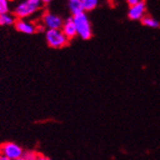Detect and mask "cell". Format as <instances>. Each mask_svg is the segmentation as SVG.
I'll list each match as a JSON object with an SVG mask.
<instances>
[{
    "label": "cell",
    "mask_w": 160,
    "mask_h": 160,
    "mask_svg": "<svg viewBox=\"0 0 160 160\" xmlns=\"http://www.w3.org/2000/svg\"><path fill=\"white\" fill-rule=\"evenodd\" d=\"M16 23V18L12 13H4L0 14V25L1 26H10Z\"/></svg>",
    "instance_id": "cell-10"
},
{
    "label": "cell",
    "mask_w": 160,
    "mask_h": 160,
    "mask_svg": "<svg viewBox=\"0 0 160 160\" xmlns=\"http://www.w3.org/2000/svg\"><path fill=\"white\" fill-rule=\"evenodd\" d=\"M68 8L71 12V13L74 16L83 12V8H82V0H70L68 2Z\"/></svg>",
    "instance_id": "cell-9"
},
{
    "label": "cell",
    "mask_w": 160,
    "mask_h": 160,
    "mask_svg": "<svg viewBox=\"0 0 160 160\" xmlns=\"http://www.w3.org/2000/svg\"><path fill=\"white\" fill-rule=\"evenodd\" d=\"M46 41L49 46L54 48H62L65 46L68 42V38L64 36L62 29L59 30H47Z\"/></svg>",
    "instance_id": "cell-4"
},
{
    "label": "cell",
    "mask_w": 160,
    "mask_h": 160,
    "mask_svg": "<svg viewBox=\"0 0 160 160\" xmlns=\"http://www.w3.org/2000/svg\"><path fill=\"white\" fill-rule=\"evenodd\" d=\"M74 23L77 29V35H79L83 39H88L91 38L92 31H91V25L89 19L87 18L86 13L81 12L77 16L73 17Z\"/></svg>",
    "instance_id": "cell-2"
},
{
    "label": "cell",
    "mask_w": 160,
    "mask_h": 160,
    "mask_svg": "<svg viewBox=\"0 0 160 160\" xmlns=\"http://www.w3.org/2000/svg\"><path fill=\"white\" fill-rule=\"evenodd\" d=\"M43 24L48 28V30H59L62 27L63 20L61 17L53 12H46L43 16Z\"/></svg>",
    "instance_id": "cell-5"
},
{
    "label": "cell",
    "mask_w": 160,
    "mask_h": 160,
    "mask_svg": "<svg viewBox=\"0 0 160 160\" xmlns=\"http://www.w3.org/2000/svg\"><path fill=\"white\" fill-rule=\"evenodd\" d=\"M62 31L68 39L73 38L74 37L77 36V29H76V25L74 23L73 18H69L65 21H63Z\"/></svg>",
    "instance_id": "cell-7"
},
{
    "label": "cell",
    "mask_w": 160,
    "mask_h": 160,
    "mask_svg": "<svg viewBox=\"0 0 160 160\" xmlns=\"http://www.w3.org/2000/svg\"><path fill=\"white\" fill-rule=\"evenodd\" d=\"M0 160H10V159H8L7 157H4L2 155H0Z\"/></svg>",
    "instance_id": "cell-17"
},
{
    "label": "cell",
    "mask_w": 160,
    "mask_h": 160,
    "mask_svg": "<svg viewBox=\"0 0 160 160\" xmlns=\"http://www.w3.org/2000/svg\"><path fill=\"white\" fill-rule=\"evenodd\" d=\"M24 151L18 144L13 142H6L0 146V155L7 157L10 160H16L23 156Z\"/></svg>",
    "instance_id": "cell-3"
},
{
    "label": "cell",
    "mask_w": 160,
    "mask_h": 160,
    "mask_svg": "<svg viewBox=\"0 0 160 160\" xmlns=\"http://www.w3.org/2000/svg\"><path fill=\"white\" fill-rule=\"evenodd\" d=\"M16 160H25L23 157H20V158H18V159H16Z\"/></svg>",
    "instance_id": "cell-18"
},
{
    "label": "cell",
    "mask_w": 160,
    "mask_h": 160,
    "mask_svg": "<svg viewBox=\"0 0 160 160\" xmlns=\"http://www.w3.org/2000/svg\"><path fill=\"white\" fill-rule=\"evenodd\" d=\"M14 27L18 31L24 33V34H33L36 31V27L33 23L28 22L25 19H18L16 20V23H14Z\"/></svg>",
    "instance_id": "cell-8"
},
{
    "label": "cell",
    "mask_w": 160,
    "mask_h": 160,
    "mask_svg": "<svg viewBox=\"0 0 160 160\" xmlns=\"http://www.w3.org/2000/svg\"><path fill=\"white\" fill-rule=\"evenodd\" d=\"M42 1L40 0H24L19 2L13 9V13L20 19L32 16L40 7Z\"/></svg>",
    "instance_id": "cell-1"
},
{
    "label": "cell",
    "mask_w": 160,
    "mask_h": 160,
    "mask_svg": "<svg viewBox=\"0 0 160 160\" xmlns=\"http://www.w3.org/2000/svg\"><path fill=\"white\" fill-rule=\"evenodd\" d=\"M10 11V5L7 0H0V14L8 13Z\"/></svg>",
    "instance_id": "cell-13"
},
{
    "label": "cell",
    "mask_w": 160,
    "mask_h": 160,
    "mask_svg": "<svg viewBox=\"0 0 160 160\" xmlns=\"http://www.w3.org/2000/svg\"><path fill=\"white\" fill-rule=\"evenodd\" d=\"M142 23L148 27H151V28H159L160 27L159 21H157L155 18H151V17H143Z\"/></svg>",
    "instance_id": "cell-11"
},
{
    "label": "cell",
    "mask_w": 160,
    "mask_h": 160,
    "mask_svg": "<svg viewBox=\"0 0 160 160\" xmlns=\"http://www.w3.org/2000/svg\"><path fill=\"white\" fill-rule=\"evenodd\" d=\"M38 155V154L35 153L34 152H24L22 157H23L25 160H37Z\"/></svg>",
    "instance_id": "cell-14"
},
{
    "label": "cell",
    "mask_w": 160,
    "mask_h": 160,
    "mask_svg": "<svg viewBox=\"0 0 160 160\" xmlns=\"http://www.w3.org/2000/svg\"><path fill=\"white\" fill-rule=\"evenodd\" d=\"M37 160H51V159H49V158L46 157V156H43V155H38Z\"/></svg>",
    "instance_id": "cell-16"
},
{
    "label": "cell",
    "mask_w": 160,
    "mask_h": 160,
    "mask_svg": "<svg viewBox=\"0 0 160 160\" xmlns=\"http://www.w3.org/2000/svg\"><path fill=\"white\" fill-rule=\"evenodd\" d=\"M138 3H139V0H128V4L129 5L130 8L137 5Z\"/></svg>",
    "instance_id": "cell-15"
},
{
    "label": "cell",
    "mask_w": 160,
    "mask_h": 160,
    "mask_svg": "<svg viewBox=\"0 0 160 160\" xmlns=\"http://www.w3.org/2000/svg\"><path fill=\"white\" fill-rule=\"evenodd\" d=\"M82 8H83V12H89L94 10L97 5H98V1L97 0H82Z\"/></svg>",
    "instance_id": "cell-12"
},
{
    "label": "cell",
    "mask_w": 160,
    "mask_h": 160,
    "mask_svg": "<svg viewBox=\"0 0 160 160\" xmlns=\"http://www.w3.org/2000/svg\"><path fill=\"white\" fill-rule=\"evenodd\" d=\"M146 11V2L139 1V3L128 10V18L132 20H137L143 18V16Z\"/></svg>",
    "instance_id": "cell-6"
}]
</instances>
